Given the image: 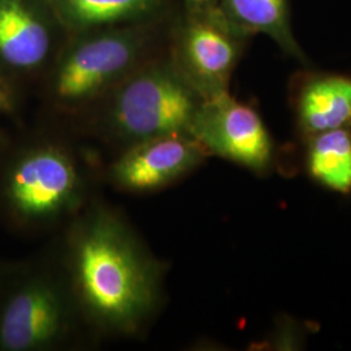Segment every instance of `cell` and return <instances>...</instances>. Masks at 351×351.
<instances>
[{
    "instance_id": "obj_1",
    "label": "cell",
    "mask_w": 351,
    "mask_h": 351,
    "mask_svg": "<svg viewBox=\"0 0 351 351\" xmlns=\"http://www.w3.org/2000/svg\"><path fill=\"white\" fill-rule=\"evenodd\" d=\"M66 242L68 288L78 311L104 333L138 335L162 302L160 262L103 206L81 215Z\"/></svg>"
},
{
    "instance_id": "obj_2",
    "label": "cell",
    "mask_w": 351,
    "mask_h": 351,
    "mask_svg": "<svg viewBox=\"0 0 351 351\" xmlns=\"http://www.w3.org/2000/svg\"><path fill=\"white\" fill-rule=\"evenodd\" d=\"M173 72L150 69L132 77L114 95L110 129L124 149L145 139L189 133L201 101Z\"/></svg>"
},
{
    "instance_id": "obj_3",
    "label": "cell",
    "mask_w": 351,
    "mask_h": 351,
    "mask_svg": "<svg viewBox=\"0 0 351 351\" xmlns=\"http://www.w3.org/2000/svg\"><path fill=\"white\" fill-rule=\"evenodd\" d=\"M85 181L75 156L63 146L45 145L25 154L10 173L7 197L26 220L59 221L78 211Z\"/></svg>"
},
{
    "instance_id": "obj_4",
    "label": "cell",
    "mask_w": 351,
    "mask_h": 351,
    "mask_svg": "<svg viewBox=\"0 0 351 351\" xmlns=\"http://www.w3.org/2000/svg\"><path fill=\"white\" fill-rule=\"evenodd\" d=\"M189 134L208 156L239 164L256 175H268L278 160L275 142L261 114L228 91L202 99Z\"/></svg>"
},
{
    "instance_id": "obj_5",
    "label": "cell",
    "mask_w": 351,
    "mask_h": 351,
    "mask_svg": "<svg viewBox=\"0 0 351 351\" xmlns=\"http://www.w3.org/2000/svg\"><path fill=\"white\" fill-rule=\"evenodd\" d=\"M75 301L47 277L26 282L7 302L0 317V346L8 351L49 349L69 332Z\"/></svg>"
},
{
    "instance_id": "obj_6",
    "label": "cell",
    "mask_w": 351,
    "mask_h": 351,
    "mask_svg": "<svg viewBox=\"0 0 351 351\" xmlns=\"http://www.w3.org/2000/svg\"><path fill=\"white\" fill-rule=\"evenodd\" d=\"M208 156L189 133L165 134L133 143L111 164L110 178L130 193H151L172 185Z\"/></svg>"
},
{
    "instance_id": "obj_7",
    "label": "cell",
    "mask_w": 351,
    "mask_h": 351,
    "mask_svg": "<svg viewBox=\"0 0 351 351\" xmlns=\"http://www.w3.org/2000/svg\"><path fill=\"white\" fill-rule=\"evenodd\" d=\"M136 55L134 42L124 36L88 40L60 64L55 78L56 98L66 103L86 101L123 75Z\"/></svg>"
},
{
    "instance_id": "obj_8",
    "label": "cell",
    "mask_w": 351,
    "mask_h": 351,
    "mask_svg": "<svg viewBox=\"0 0 351 351\" xmlns=\"http://www.w3.org/2000/svg\"><path fill=\"white\" fill-rule=\"evenodd\" d=\"M291 106L301 138L351 126V77L311 73L297 80Z\"/></svg>"
},
{
    "instance_id": "obj_9",
    "label": "cell",
    "mask_w": 351,
    "mask_h": 351,
    "mask_svg": "<svg viewBox=\"0 0 351 351\" xmlns=\"http://www.w3.org/2000/svg\"><path fill=\"white\" fill-rule=\"evenodd\" d=\"M233 40L210 24L189 29L184 56L188 71L185 81L202 99L226 93V82L237 60Z\"/></svg>"
},
{
    "instance_id": "obj_10",
    "label": "cell",
    "mask_w": 351,
    "mask_h": 351,
    "mask_svg": "<svg viewBox=\"0 0 351 351\" xmlns=\"http://www.w3.org/2000/svg\"><path fill=\"white\" fill-rule=\"evenodd\" d=\"M50 49L47 30L20 0H0V58L14 68H34Z\"/></svg>"
},
{
    "instance_id": "obj_11",
    "label": "cell",
    "mask_w": 351,
    "mask_h": 351,
    "mask_svg": "<svg viewBox=\"0 0 351 351\" xmlns=\"http://www.w3.org/2000/svg\"><path fill=\"white\" fill-rule=\"evenodd\" d=\"M303 141V168L317 185L351 194V126L326 130Z\"/></svg>"
},
{
    "instance_id": "obj_12",
    "label": "cell",
    "mask_w": 351,
    "mask_h": 351,
    "mask_svg": "<svg viewBox=\"0 0 351 351\" xmlns=\"http://www.w3.org/2000/svg\"><path fill=\"white\" fill-rule=\"evenodd\" d=\"M229 13L254 32L274 38L284 50L301 58L288 23L287 0H226Z\"/></svg>"
},
{
    "instance_id": "obj_13",
    "label": "cell",
    "mask_w": 351,
    "mask_h": 351,
    "mask_svg": "<svg viewBox=\"0 0 351 351\" xmlns=\"http://www.w3.org/2000/svg\"><path fill=\"white\" fill-rule=\"evenodd\" d=\"M66 10L81 24H106L138 12L150 0H64Z\"/></svg>"
},
{
    "instance_id": "obj_14",
    "label": "cell",
    "mask_w": 351,
    "mask_h": 351,
    "mask_svg": "<svg viewBox=\"0 0 351 351\" xmlns=\"http://www.w3.org/2000/svg\"><path fill=\"white\" fill-rule=\"evenodd\" d=\"M11 107V95L7 88L0 82V111H5Z\"/></svg>"
},
{
    "instance_id": "obj_15",
    "label": "cell",
    "mask_w": 351,
    "mask_h": 351,
    "mask_svg": "<svg viewBox=\"0 0 351 351\" xmlns=\"http://www.w3.org/2000/svg\"><path fill=\"white\" fill-rule=\"evenodd\" d=\"M198 1H202V0H198Z\"/></svg>"
}]
</instances>
